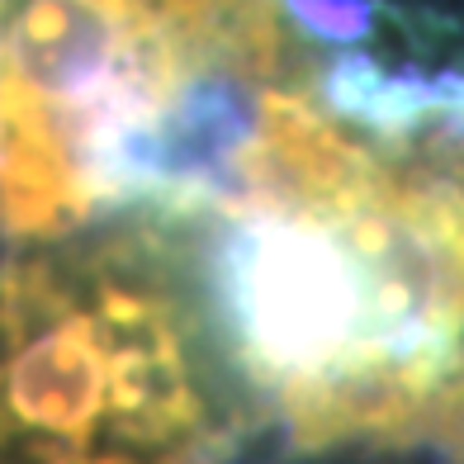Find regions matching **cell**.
Wrapping results in <instances>:
<instances>
[{"instance_id": "cell-1", "label": "cell", "mask_w": 464, "mask_h": 464, "mask_svg": "<svg viewBox=\"0 0 464 464\" xmlns=\"http://www.w3.org/2000/svg\"><path fill=\"white\" fill-rule=\"evenodd\" d=\"M280 67L270 0H0V218L208 199L266 110L242 119V95Z\"/></svg>"}]
</instances>
